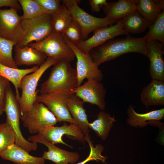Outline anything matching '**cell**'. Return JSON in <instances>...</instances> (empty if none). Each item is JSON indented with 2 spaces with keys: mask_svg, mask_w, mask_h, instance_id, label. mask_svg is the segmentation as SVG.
Listing matches in <instances>:
<instances>
[{
  "mask_svg": "<svg viewBox=\"0 0 164 164\" xmlns=\"http://www.w3.org/2000/svg\"><path fill=\"white\" fill-rule=\"evenodd\" d=\"M123 27L128 33L139 34L145 31L152 24L136 10H134L122 19Z\"/></svg>",
  "mask_w": 164,
  "mask_h": 164,
  "instance_id": "25",
  "label": "cell"
},
{
  "mask_svg": "<svg viewBox=\"0 0 164 164\" xmlns=\"http://www.w3.org/2000/svg\"><path fill=\"white\" fill-rule=\"evenodd\" d=\"M128 118L127 123L131 126L135 127L146 126L149 122L152 121H159L164 117V109L153 110L144 114L136 112L133 107L129 106L127 110Z\"/></svg>",
  "mask_w": 164,
  "mask_h": 164,
  "instance_id": "23",
  "label": "cell"
},
{
  "mask_svg": "<svg viewBox=\"0 0 164 164\" xmlns=\"http://www.w3.org/2000/svg\"><path fill=\"white\" fill-rule=\"evenodd\" d=\"M140 100L147 106L164 105V81L152 79L143 89Z\"/></svg>",
  "mask_w": 164,
  "mask_h": 164,
  "instance_id": "20",
  "label": "cell"
},
{
  "mask_svg": "<svg viewBox=\"0 0 164 164\" xmlns=\"http://www.w3.org/2000/svg\"><path fill=\"white\" fill-rule=\"evenodd\" d=\"M149 28L148 32L142 37L144 41L146 42L153 40H156L164 44V10L155 22Z\"/></svg>",
  "mask_w": 164,
  "mask_h": 164,
  "instance_id": "29",
  "label": "cell"
},
{
  "mask_svg": "<svg viewBox=\"0 0 164 164\" xmlns=\"http://www.w3.org/2000/svg\"><path fill=\"white\" fill-rule=\"evenodd\" d=\"M28 46L58 61L66 60L71 62L75 57L73 51L65 42L61 34L52 33L44 39L30 43Z\"/></svg>",
  "mask_w": 164,
  "mask_h": 164,
  "instance_id": "7",
  "label": "cell"
},
{
  "mask_svg": "<svg viewBox=\"0 0 164 164\" xmlns=\"http://www.w3.org/2000/svg\"><path fill=\"white\" fill-rule=\"evenodd\" d=\"M52 15L44 14L29 19H22L23 34L16 45L20 47L40 41L52 34Z\"/></svg>",
  "mask_w": 164,
  "mask_h": 164,
  "instance_id": "5",
  "label": "cell"
},
{
  "mask_svg": "<svg viewBox=\"0 0 164 164\" xmlns=\"http://www.w3.org/2000/svg\"><path fill=\"white\" fill-rule=\"evenodd\" d=\"M77 87L76 70L70 62L61 60L53 65L49 77L41 85L39 92L40 94L59 92L68 96Z\"/></svg>",
  "mask_w": 164,
  "mask_h": 164,
  "instance_id": "2",
  "label": "cell"
},
{
  "mask_svg": "<svg viewBox=\"0 0 164 164\" xmlns=\"http://www.w3.org/2000/svg\"><path fill=\"white\" fill-rule=\"evenodd\" d=\"M64 40L73 51L77 59L76 70L78 87L81 85L85 79H95L101 81L103 78V74L94 62L89 54L83 52L69 40L65 39Z\"/></svg>",
  "mask_w": 164,
  "mask_h": 164,
  "instance_id": "10",
  "label": "cell"
},
{
  "mask_svg": "<svg viewBox=\"0 0 164 164\" xmlns=\"http://www.w3.org/2000/svg\"><path fill=\"white\" fill-rule=\"evenodd\" d=\"M28 140L45 145L48 148V151H44L42 157L45 160H50L55 164H75L80 158V155L77 152L60 149L47 141L39 134L30 136Z\"/></svg>",
  "mask_w": 164,
  "mask_h": 164,
  "instance_id": "15",
  "label": "cell"
},
{
  "mask_svg": "<svg viewBox=\"0 0 164 164\" xmlns=\"http://www.w3.org/2000/svg\"><path fill=\"white\" fill-rule=\"evenodd\" d=\"M15 142V135L9 126L5 122L0 124V155Z\"/></svg>",
  "mask_w": 164,
  "mask_h": 164,
  "instance_id": "32",
  "label": "cell"
},
{
  "mask_svg": "<svg viewBox=\"0 0 164 164\" xmlns=\"http://www.w3.org/2000/svg\"><path fill=\"white\" fill-rule=\"evenodd\" d=\"M14 47V59L17 66L35 65L39 67L44 63L47 57L44 53L28 46L20 47L15 45Z\"/></svg>",
  "mask_w": 164,
  "mask_h": 164,
  "instance_id": "17",
  "label": "cell"
},
{
  "mask_svg": "<svg viewBox=\"0 0 164 164\" xmlns=\"http://www.w3.org/2000/svg\"><path fill=\"white\" fill-rule=\"evenodd\" d=\"M164 1L138 0L136 10L152 24L164 10Z\"/></svg>",
  "mask_w": 164,
  "mask_h": 164,
  "instance_id": "24",
  "label": "cell"
},
{
  "mask_svg": "<svg viewBox=\"0 0 164 164\" xmlns=\"http://www.w3.org/2000/svg\"><path fill=\"white\" fill-rule=\"evenodd\" d=\"M47 13L53 15L60 9L61 5L59 0H36Z\"/></svg>",
  "mask_w": 164,
  "mask_h": 164,
  "instance_id": "34",
  "label": "cell"
},
{
  "mask_svg": "<svg viewBox=\"0 0 164 164\" xmlns=\"http://www.w3.org/2000/svg\"><path fill=\"white\" fill-rule=\"evenodd\" d=\"M45 140L53 144H61L69 147L72 146L65 142L62 139L64 135L73 136V138L76 139L84 144L86 141L85 135L77 125L70 123L68 125L65 123L60 127L53 126L45 127L42 128L38 133Z\"/></svg>",
  "mask_w": 164,
  "mask_h": 164,
  "instance_id": "12",
  "label": "cell"
},
{
  "mask_svg": "<svg viewBox=\"0 0 164 164\" xmlns=\"http://www.w3.org/2000/svg\"><path fill=\"white\" fill-rule=\"evenodd\" d=\"M84 139L90 146V151L89 154L84 161L75 164H85L90 161H95L97 162H101L102 163H105L107 157L106 156H103L101 155V152L104 150V147L101 144H96L94 147L89 135H85Z\"/></svg>",
  "mask_w": 164,
  "mask_h": 164,
  "instance_id": "31",
  "label": "cell"
},
{
  "mask_svg": "<svg viewBox=\"0 0 164 164\" xmlns=\"http://www.w3.org/2000/svg\"><path fill=\"white\" fill-rule=\"evenodd\" d=\"M63 37L76 45L82 41V32L78 24L73 20L61 34Z\"/></svg>",
  "mask_w": 164,
  "mask_h": 164,
  "instance_id": "33",
  "label": "cell"
},
{
  "mask_svg": "<svg viewBox=\"0 0 164 164\" xmlns=\"http://www.w3.org/2000/svg\"><path fill=\"white\" fill-rule=\"evenodd\" d=\"M145 43L142 37L128 35L123 38L111 39L92 49L89 54L94 62L98 67L104 62L128 53H137L146 56Z\"/></svg>",
  "mask_w": 164,
  "mask_h": 164,
  "instance_id": "1",
  "label": "cell"
},
{
  "mask_svg": "<svg viewBox=\"0 0 164 164\" xmlns=\"http://www.w3.org/2000/svg\"><path fill=\"white\" fill-rule=\"evenodd\" d=\"M16 43L0 36V63L11 67L18 68L12 56V50Z\"/></svg>",
  "mask_w": 164,
  "mask_h": 164,
  "instance_id": "28",
  "label": "cell"
},
{
  "mask_svg": "<svg viewBox=\"0 0 164 164\" xmlns=\"http://www.w3.org/2000/svg\"><path fill=\"white\" fill-rule=\"evenodd\" d=\"M137 0H119L108 3L102 8L106 18L115 21L136 10Z\"/></svg>",
  "mask_w": 164,
  "mask_h": 164,
  "instance_id": "21",
  "label": "cell"
},
{
  "mask_svg": "<svg viewBox=\"0 0 164 164\" xmlns=\"http://www.w3.org/2000/svg\"><path fill=\"white\" fill-rule=\"evenodd\" d=\"M79 0H63V4L69 11L73 19L80 28L83 40L87 38L91 32L101 27L109 26L116 23L106 17L98 18L91 15L78 5Z\"/></svg>",
  "mask_w": 164,
  "mask_h": 164,
  "instance_id": "6",
  "label": "cell"
},
{
  "mask_svg": "<svg viewBox=\"0 0 164 164\" xmlns=\"http://www.w3.org/2000/svg\"><path fill=\"white\" fill-rule=\"evenodd\" d=\"M4 112L6 115L5 122L15 135V144L28 152L36 150L38 147L37 143L26 140L22 134L20 127L21 117L20 108L10 84L6 91Z\"/></svg>",
  "mask_w": 164,
  "mask_h": 164,
  "instance_id": "3",
  "label": "cell"
},
{
  "mask_svg": "<svg viewBox=\"0 0 164 164\" xmlns=\"http://www.w3.org/2000/svg\"><path fill=\"white\" fill-rule=\"evenodd\" d=\"M84 103L74 93L68 96L66 99V104L72 117L86 135H89L90 130Z\"/></svg>",
  "mask_w": 164,
  "mask_h": 164,
  "instance_id": "18",
  "label": "cell"
},
{
  "mask_svg": "<svg viewBox=\"0 0 164 164\" xmlns=\"http://www.w3.org/2000/svg\"><path fill=\"white\" fill-rule=\"evenodd\" d=\"M21 119L29 133L36 135L43 127L53 126L58 122L55 116L48 108L37 101L29 110L21 115Z\"/></svg>",
  "mask_w": 164,
  "mask_h": 164,
  "instance_id": "8",
  "label": "cell"
},
{
  "mask_svg": "<svg viewBox=\"0 0 164 164\" xmlns=\"http://www.w3.org/2000/svg\"><path fill=\"white\" fill-rule=\"evenodd\" d=\"M52 16L53 33L61 34L73 21L68 9L63 4L61 5L59 10Z\"/></svg>",
  "mask_w": 164,
  "mask_h": 164,
  "instance_id": "27",
  "label": "cell"
},
{
  "mask_svg": "<svg viewBox=\"0 0 164 164\" xmlns=\"http://www.w3.org/2000/svg\"><path fill=\"white\" fill-rule=\"evenodd\" d=\"M97 118L91 123H89V127L93 130L98 136L105 140L115 121L114 117L109 113L101 111L97 115Z\"/></svg>",
  "mask_w": 164,
  "mask_h": 164,
  "instance_id": "26",
  "label": "cell"
},
{
  "mask_svg": "<svg viewBox=\"0 0 164 164\" xmlns=\"http://www.w3.org/2000/svg\"><path fill=\"white\" fill-rule=\"evenodd\" d=\"M89 2L93 12L99 11L108 3L106 0H90Z\"/></svg>",
  "mask_w": 164,
  "mask_h": 164,
  "instance_id": "36",
  "label": "cell"
},
{
  "mask_svg": "<svg viewBox=\"0 0 164 164\" xmlns=\"http://www.w3.org/2000/svg\"><path fill=\"white\" fill-rule=\"evenodd\" d=\"M67 96L59 92L40 94L37 95L36 101L46 106L55 116L58 122L66 121L76 124L66 104Z\"/></svg>",
  "mask_w": 164,
  "mask_h": 164,
  "instance_id": "13",
  "label": "cell"
},
{
  "mask_svg": "<svg viewBox=\"0 0 164 164\" xmlns=\"http://www.w3.org/2000/svg\"><path fill=\"white\" fill-rule=\"evenodd\" d=\"M22 19L16 9H0V36L16 44L23 34Z\"/></svg>",
  "mask_w": 164,
  "mask_h": 164,
  "instance_id": "11",
  "label": "cell"
},
{
  "mask_svg": "<svg viewBox=\"0 0 164 164\" xmlns=\"http://www.w3.org/2000/svg\"><path fill=\"white\" fill-rule=\"evenodd\" d=\"M58 61L47 57L44 63L34 72L24 76L21 81L22 94L19 101L21 115L29 110L36 101L39 81L45 72Z\"/></svg>",
  "mask_w": 164,
  "mask_h": 164,
  "instance_id": "4",
  "label": "cell"
},
{
  "mask_svg": "<svg viewBox=\"0 0 164 164\" xmlns=\"http://www.w3.org/2000/svg\"><path fill=\"white\" fill-rule=\"evenodd\" d=\"M106 90L101 81L95 79H87L73 92L84 102L97 105L101 111L105 108Z\"/></svg>",
  "mask_w": 164,
  "mask_h": 164,
  "instance_id": "14",
  "label": "cell"
},
{
  "mask_svg": "<svg viewBox=\"0 0 164 164\" xmlns=\"http://www.w3.org/2000/svg\"><path fill=\"white\" fill-rule=\"evenodd\" d=\"M146 56L150 62L149 73L152 79L164 81L163 44L156 40L145 43Z\"/></svg>",
  "mask_w": 164,
  "mask_h": 164,
  "instance_id": "16",
  "label": "cell"
},
{
  "mask_svg": "<svg viewBox=\"0 0 164 164\" xmlns=\"http://www.w3.org/2000/svg\"><path fill=\"white\" fill-rule=\"evenodd\" d=\"M39 67L38 66H34L29 68L19 69L8 67L0 63V76L13 84L15 88L16 97L19 101L20 97L19 90L21 89L22 79L25 75L34 72Z\"/></svg>",
  "mask_w": 164,
  "mask_h": 164,
  "instance_id": "22",
  "label": "cell"
},
{
  "mask_svg": "<svg viewBox=\"0 0 164 164\" xmlns=\"http://www.w3.org/2000/svg\"><path fill=\"white\" fill-rule=\"evenodd\" d=\"M9 84L8 80L0 76V116L4 112L6 91Z\"/></svg>",
  "mask_w": 164,
  "mask_h": 164,
  "instance_id": "35",
  "label": "cell"
},
{
  "mask_svg": "<svg viewBox=\"0 0 164 164\" xmlns=\"http://www.w3.org/2000/svg\"><path fill=\"white\" fill-rule=\"evenodd\" d=\"M4 160L17 164H44L45 160L42 157L34 156L15 143L9 146L0 154Z\"/></svg>",
  "mask_w": 164,
  "mask_h": 164,
  "instance_id": "19",
  "label": "cell"
},
{
  "mask_svg": "<svg viewBox=\"0 0 164 164\" xmlns=\"http://www.w3.org/2000/svg\"><path fill=\"white\" fill-rule=\"evenodd\" d=\"M93 32L91 37L75 45L78 49L85 53H89L92 49L116 36L129 34L123 29L122 19L117 20L114 25L101 27Z\"/></svg>",
  "mask_w": 164,
  "mask_h": 164,
  "instance_id": "9",
  "label": "cell"
},
{
  "mask_svg": "<svg viewBox=\"0 0 164 164\" xmlns=\"http://www.w3.org/2000/svg\"><path fill=\"white\" fill-rule=\"evenodd\" d=\"M20 6L17 0H0V9L3 7H9L18 11L20 9Z\"/></svg>",
  "mask_w": 164,
  "mask_h": 164,
  "instance_id": "37",
  "label": "cell"
},
{
  "mask_svg": "<svg viewBox=\"0 0 164 164\" xmlns=\"http://www.w3.org/2000/svg\"><path fill=\"white\" fill-rule=\"evenodd\" d=\"M18 1L23 11V15L21 16L22 19H31L47 13L36 0Z\"/></svg>",
  "mask_w": 164,
  "mask_h": 164,
  "instance_id": "30",
  "label": "cell"
}]
</instances>
